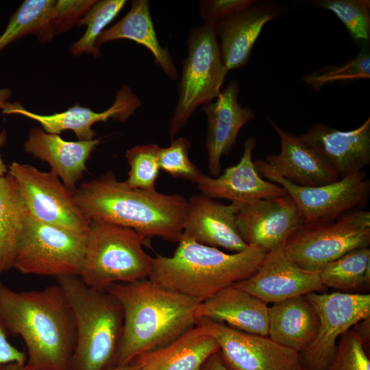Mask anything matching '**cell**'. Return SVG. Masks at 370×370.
<instances>
[{
    "mask_svg": "<svg viewBox=\"0 0 370 370\" xmlns=\"http://www.w3.org/2000/svg\"><path fill=\"white\" fill-rule=\"evenodd\" d=\"M140 101L124 84L117 91L112 105L106 110L97 112L81 106H74L66 111L50 115L39 114L25 109L18 102L7 101L2 108L6 114H20L39 123L47 133L60 134L62 131H73L79 140H92L95 131L92 125L97 122H106L112 119L125 121L140 106Z\"/></svg>",
    "mask_w": 370,
    "mask_h": 370,
    "instance_id": "obj_17",
    "label": "cell"
},
{
    "mask_svg": "<svg viewBox=\"0 0 370 370\" xmlns=\"http://www.w3.org/2000/svg\"><path fill=\"white\" fill-rule=\"evenodd\" d=\"M267 303L233 285L200 303L198 318H207L240 331L268 336Z\"/></svg>",
    "mask_w": 370,
    "mask_h": 370,
    "instance_id": "obj_24",
    "label": "cell"
},
{
    "mask_svg": "<svg viewBox=\"0 0 370 370\" xmlns=\"http://www.w3.org/2000/svg\"><path fill=\"white\" fill-rule=\"evenodd\" d=\"M201 370H230L223 362L220 352L212 354L204 364Z\"/></svg>",
    "mask_w": 370,
    "mask_h": 370,
    "instance_id": "obj_40",
    "label": "cell"
},
{
    "mask_svg": "<svg viewBox=\"0 0 370 370\" xmlns=\"http://www.w3.org/2000/svg\"><path fill=\"white\" fill-rule=\"evenodd\" d=\"M118 39H128L148 49L166 75L171 79H177V71L172 57L157 38L148 1H133L129 12L99 35L96 47Z\"/></svg>",
    "mask_w": 370,
    "mask_h": 370,
    "instance_id": "obj_27",
    "label": "cell"
},
{
    "mask_svg": "<svg viewBox=\"0 0 370 370\" xmlns=\"http://www.w3.org/2000/svg\"><path fill=\"white\" fill-rule=\"evenodd\" d=\"M218 352L215 339L195 324L167 345L139 355L133 362L141 370H201Z\"/></svg>",
    "mask_w": 370,
    "mask_h": 370,
    "instance_id": "obj_25",
    "label": "cell"
},
{
    "mask_svg": "<svg viewBox=\"0 0 370 370\" xmlns=\"http://www.w3.org/2000/svg\"><path fill=\"white\" fill-rule=\"evenodd\" d=\"M241 204H224L204 194L191 197L182 234L206 246L223 248L233 253L249 245L241 238L236 227V213Z\"/></svg>",
    "mask_w": 370,
    "mask_h": 370,
    "instance_id": "obj_18",
    "label": "cell"
},
{
    "mask_svg": "<svg viewBox=\"0 0 370 370\" xmlns=\"http://www.w3.org/2000/svg\"><path fill=\"white\" fill-rule=\"evenodd\" d=\"M95 0H58L34 33L41 41H49L58 34L77 25L78 21L96 2Z\"/></svg>",
    "mask_w": 370,
    "mask_h": 370,
    "instance_id": "obj_32",
    "label": "cell"
},
{
    "mask_svg": "<svg viewBox=\"0 0 370 370\" xmlns=\"http://www.w3.org/2000/svg\"><path fill=\"white\" fill-rule=\"evenodd\" d=\"M306 297L318 317L317 335L299 353L306 370H324L332 361L337 339L360 321L370 316V295L335 291L312 292Z\"/></svg>",
    "mask_w": 370,
    "mask_h": 370,
    "instance_id": "obj_10",
    "label": "cell"
},
{
    "mask_svg": "<svg viewBox=\"0 0 370 370\" xmlns=\"http://www.w3.org/2000/svg\"><path fill=\"white\" fill-rule=\"evenodd\" d=\"M256 145L254 137L246 139L239 162L225 169L217 177L203 173L196 183L202 194L213 199H226L241 205L287 195L283 187L264 180L256 170L252 160Z\"/></svg>",
    "mask_w": 370,
    "mask_h": 370,
    "instance_id": "obj_20",
    "label": "cell"
},
{
    "mask_svg": "<svg viewBox=\"0 0 370 370\" xmlns=\"http://www.w3.org/2000/svg\"><path fill=\"white\" fill-rule=\"evenodd\" d=\"M0 323L27 349L35 370H69L76 342L75 323L62 288L15 291L0 280Z\"/></svg>",
    "mask_w": 370,
    "mask_h": 370,
    "instance_id": "obj_1",
    "label": "cell"
},
{
    "mask_svg": "<svg viewBox=\"0 0 370 370\" xmlns=\"http://www.w3.org/2000/svg\"><path fill=\"white\" fill-rule=\"evenodd\" d=\"M280 185L295 203L304 225L334 220L349 210L365 204L370 193L365 171L318 186H301L273 175L264 176Z\"/></svg>",
    "mask_w": 370,
    "mask_h": 370,
    "instance_id": "obj_13",
    "label": "cell"
},
{
    "mask_svg": "<svg viewBox=\"0 0 370 370\" xmlns=\"http://www.w3.org/2000/svg\"><path fill=\"white\" fill-rule=\"evenodd\" d=\"M11 90L8 88H0V109H2L10 97ZM1 138H0V143ZM8 173L7 166L3 163L0 155V176H3Z\"/></svg>",
    "mask_w": 370,
    "mask_h": 370,
    "instance_id": "obj_41",
    "label": "cell"
},
{
    "mask_svg": "<svg viewBox=\"0 0 370 370\" xmlns=\"http://www.w3.org/2000/svg\"><path fill=\"white\" fill-rule=\"evenodd\" d=\"M297 370H306L304 368L301 366Z\"/></svg>",
    "mask_w": 370,
    "mask_h": 370,
    "instance_id": "obj_44",
    "label": "cell"
},
{
    "mask_svg": "<svg viewBox=\"0 0 370 370\" xmlns=\"http://www.w3.org/2000/svg\"><path fill=\"white\" fill-rule=\"evenodd\" d=\"M53 3L54 0L23 1L12 14L5 31L0 36V51L21 37L34 34Z\"/></svg>",
    "mask_w": 370,
    "mask_h": 370,
    "instance_id": "obj_35",
    "label": "cell"
},
{
    "mask_svg": "<svg viewBox=\"0 0 370 370\" xmlns=\"http://www.w3.org/2000/svg\"><path fill=\"white\" fill-rule=\"evenodd\" d=\"M27 212L14 177L0 176V275L14 268Z\"/></svg>",
    "mask_w": 370,
    "mask_h": 370,
    "instance_id": "obj_28",
    "label": "cell"
},
{
    "mask_svg": "<svg viewBox=\"0 0 370 370\" xmlns=\"http://www.w3.org/2000/svg\"><path fill=\"white\" fill-rule=\"evenodd\" d=\"M281 8L259 2L222 19L215 25L220 50L227 71L245 65L263 27L275 18Z\"/></svg>",
    "mask_w": 370,
    "mask_h": 370,
    "instance_id": "obj_22",
    "label": "cell"
},
{
    "mask_svg": "<svg viewBox=\"0 0 370 370\" xmlns=\"http://www.w3.org/2000/svg\"><path fill=\"white\" fill-rule=\"evenodd\" d=\"M73 196L89 221L128 227L147 238L178 242L182 235L187 200L181 195L132 188L108 171L82 183Z\"/></svg>",
    "mask_w": 370,
    "mask_h": 370,
    "instance_id": "obj_2",
    "label": "cell"
},
{
    "mask_svg": "<svg viewBox=\"0 0 370 370\" xmlns=\"http://www.w3.org/2000/svg\"><path fill=\"white\" fill-rule=\"evenodd\" d=\"M147 239L128 227L90 221L79 277L87 286L100 290L148 278L153 257L144 249Z\"/></svg>",
    "mask_w": 370,
    "mask_h": 370,
    "instance_id": "obj_6",
    "label": "cell"
},
{
    "mask_svg": "<svg viewBox=\"0 0 370 370\" xmlns=\"http://www.w3.org/2000/svg\"><path fill=\"white\" fill-rule=\"evenodd\" d=\"M108 370H141L140 367L135 363L130 362L125 365H114Z\"/></svg>",
    "mask_w": 370,
    "mask_h": 370,
    "instance_id": "obj_43",
    "label": "cell"
},
{
    "mask_svg": "<svg viewBox=\"0 0 370 370\" xmlns=\"http://www.w3.org/2000/svg\"><path fill=\"white\" fill-rule=\"evenodd\" d=\"M190 141L183 137L171 140L168 147H160L158 159L160 169L175 178L197 183L203 173L190 160Z\"/></svg>",
    "mask_w": 370,
    "mask_h": 370,
    "instance_id": "obj_36",
    "label": "cell"
},
{
    "mask_svg": "<svg viewBox=\"0 0 370 370\" xmlns=\"http://www.w3.org/2000/svg\"><path fill=\"white\" fill-rule=\"evenodd\" d=\"M0 370H35L28 367L26 364L8 363L0 366Z\"/></svg>",
    "mask_w": 370,
    "mask_h": 370,
    "instance_id": "obj_42",
    "label": "cell"
},
{
    "mask_svg": "<svg viewBox=\"0 0 370 370\" xmlns=\"http://www.w3.org/2000/svg\"><path fill=\"white\" fill-rule=\"evenodd\" d=\"M99 143V139L67 141L36 127L31 130L24 149L47 162L51 171L73 193L86 169L87 160Z\"/></svg>",
    "mask_w": 370,
    "mask_h": 370,
    "instance_id": "obj_23",
    "label": "cell"
},
{
    "mask_svg": "<svg viewBox=\"0 0 370 370\" xmlns=\"http://www.w3.org/2000/svg\"><path fill=\"white\" fill-rule=\"evenodd\" d=\"M257 1V0H205L200 3L199 12L204 23L216 25L222 19Z\"/></svg>",
    "mask_w": 370,
    "mask_h": 370,
    "instance_id": "obj_38",
    "label": "cell"
},
{
    "mask_svg": "<svg viewBox=\"0 0 370 370\" xmlns=\"http://www.w3.org/2000/svg\"><path fill=\"white\" fill-rule=\"evenodd\" d=\"M370 249H354L327 264L319 271L323 285L339 292L358 293L369 290L370 284Z\"/></svg>",
    "mask_w": 370,
    "mask_h": 370,
    "instance_id": "obj_29",
    "label": "cell"
},
{
    "mask_svg": "<svg viewBox=\"0 0 370 370\" xmlns=\"http://www.w3.org/2000/svg\"><path fill=\"white\" fill-rule=\"evenodd\" d=\"M318 326V317L306 295L269 306L268 337L299 353L313 341Z\"/></svg>",
    "mask_w": 370,
    "mask_h": 370,
    "instance_id": "obj_26",
    "label": "cell"
},
{
    "mask_svg": "<svg viewBox=\"0 0 370 370\" xmlns=\"http://www.w3.org/2000/svg\"><path fill=\"white\" fill-rule=\"evenodd\" d=\"M315 2L319 7L334 13L356 42H369V0H319Z\"/></svg>",
    "mask_w": 370,
    "mask_h": 370,
    "instance_id": "obj_33",
    "label": "cell"
},
{
    "mask_svg": "<svg viewBox=\"0 0 370 370\" xmlns=\"http://www.w3.org/2000/svg\"><path fill=\"white\" fill-rule=\"evenodd\" d=\"M105 290L119 302L123 314L115 365L133 362L194 327L200 303L167 289L149 278L116 283Z\"/></svg>",
    "mask_w": 370,
    "mask_h": 370,
    "instance_id": "obj_3",
    "label": "cell"
},
{
    "mask_svg": "<svg viewBox=\"0 0 370 370\" xmlns=\"http://www.w3.org/2000/svg\"><path fill=\"white\" fill-rule=\"evenodd\" d=\"M369 244L370 212L355 210L330 221L303 225L283 248L301 268L319 271L347 252Z\"/></svg>",
    "mask_w": 370,
    "mask_h": 370,
    "instance_id": "obj_8",
    "label": "cell"
},
{
    "mask_svg": "<svg viewBox=\"0 0 370 370\" xmlns=\"http://www.w3.org/2000/svg\"><path fill=\"white\" fill-rule=\"evenodd\" d=\"M269 121L280 138L278 154L267 156L266 160L254 162L260 176L273 175L301 186H318L340 178L328 163L299 136L288 133L275 122Z\"/></svg>",
    "mask_w": 370,
    "mask_h": 370,
    "instance_id": "obj_16",
    "label": "cell"
},
{
    "mask_svg": "<svg viewBox=\"0 0 370 370\" xmlns=\"http://www.w3.org/2000/svg\"><path fill=\"white\" fill-rule=\"evenodd\" d=\"M196 324L217 341L221 358L230 370H297L299 353L268 336L249 334L207 318Z\"/></svg>",
    "mask_w": 370,
    "mask_h": 370,
    "instance_id": "obj_12",
    "label": "cell"
},
{
    "mask_svg": "<svg viewBox=\"0 0 370 370\" xmlns=\"http://www.w3.org/2000/svg\"><path fill=\"white\" fill-rule=\"evenodd\" d=\"M187 47L188 54L178 84V100L170 121L171 140L199 106L208 104L219 96L228 71L222 58L215 25L204 23L192 29Z\"/></svg>",
    "mask_w": 370,
    "mask_h": 370,
    "instance_id": "obj_7",
    "label": "cell"
},
{
    "mask_svg": "<svg viewBox=\"0 0 370 370\" xmlns=\"http://www.w3.org/2000/svg\"><path fill=\"white\" fill-rule=\"evenodd\" d=\"M27 354L8 340V334L0 323V366L8 363L26 364Z\"/></svg>",
    "mask_w": 370,
    "mask_h": 370,
    "instance_id": "obj_39",
    "label": "cell"
},
{
    "mask_svg": "<svg viewBox=\"0 0 370 370\" xmlns=\"http://www.w3.org/2000/svg\"><path fill=\"white\" fill-rule=\"evenodd\" d=\"M72 310L76 342L69 370H108L115 365L123 325L121 306L106 290L77 275L58 278Z\"/></svg>",
    "mask_w": 370,
    "mask_h": 370,
    "instance_id": "obj_5",
    "label": "cell"
},
{
    "mask_svg": "<svg viewBox=\"0 0 370 370\" xmlns=\"http://www.w3.org/2000/svg\"><path fill=\"white\" fill-rule=\"evenodd\" d=\"M8 172L16 180L24 203L35 219L79 234H88L90 221L77 208L73 193L54 173L16 162Z\"/></svg>",
    "mask_w": 370,
    "mask_h": 370,
    "instance_id": "obj_11",
    "label": "cell"
},
{
    "mask_svg": "<svg viewBox=\"0 0 370 370\" xmlns=\"http://www.w3.org/2000/svg\"><path fill=\"white\" fill-rule=\"evenodd\" d=\"M370 78V53L362 49L354 58L338 65H325L303 77L305 84L315 91L338 82Z\"/></svg>",
    "mask_w": 370,
    "mask_h": 370,
    "instance_id": "obj_31",
    "label": "cell"
},
{
    "mask_svg": "<svg viewBox=\"0 0 370 370\" xmlns=\"http://www.w3.org/2000/svg\"><path fill=\"white\" fill-rule=\"evenodd\" d=\"M303 225L299 210L288 195L241 204L236 213L241 238L267 253L283 245Z\"/></svg>",
    "mask_w": 370,
    "mask_h": 370,
    "instance_id": "obj_15",
    "label": "cell"
},
{
    "mask_svg": "<svg viewBox=\"0 0 370 370\" xmlns=\"http://www.w3.org/2000/svg\"><path fill=\"white\" fill-rule=\"evenodd\" d=\"M156 144L137 145L128 149L125 158L130 166L125 183L130 187L143 190H156L155 184L160 173Z\"/></svg>",
    "mask_w": 370,
    "mask_h": 370,
    "instance_id": "obj_34",
    "label": "cell"
},
{
    "mask_svg": "<svg viewBox=\"0 0 370 370\" xmlns=\"http://www.w3.org/2000/svg\"><path fill=\"white\" fill-rule=\"evenodd\" d=\"M299 136L328 163L340 179L362 171L370 163L369 117L349 131L314 123Z\"/></svg>",
    "mask_w": 370,
    "mask_h": 370,
    "instance_id": "obj_19",
    "label": "cell"
},
{
    "mask_svg": "<svg viewBox=\"0 0 370 370\" xmlns=\"http://www.w3.org/2000/svg\"><path fill=\"white\" fill-rule=\"evenodd\" d=\"M239 84L232 80L220 92L214 101L203 106L207 118L206 149L208 167L215 177L221 171V159L234 145L241 128L255 116L249 106H243L238 101Z\"/></svg>",
    "mask_w": 370,
    "mask_h": 370,
    "instance_id": "obj_21",
    "label": "cell"
},
{
    "mask_svg": "<svg viewBox=\"0 0 370 370\" xmlns=\"http://www.w3.org/2000/svg\"><path fill=\"white\" fill-rule=\"evenodd\" d=\"M233 286L265 303L275 304L325 288L319 271L304 269L286 254L283 245L267 252L258 269Z\"/></svg>",
    "mask_w": 370,
    "mask_h": 370,
    "instance_id": "obj_14",
    "label": "cell"
},
{
    "mask_svg": "<svg viewBox=\"0 0 370 370\" xmlns=\"http://www.w3.org/2000/svg\"><path fill=\"white\" fill-rule=\"evenodd\" d=\"M125 0L97 1L78 21V26L85 25L84 35L71 47L75 56L90 53L94 57L99 54L96 41L105 27L118 15L126 4Z\"/></svg>",
    "mask_w": 370,
    "mask_h": 370,
    "instance_id": "obj_30",
    "label": "cell"
},
{
    "mask_svg": "<svg viewBox=\"0 0 370 370\" xmlns=\"http://www.w3.org/2000/svg\"><path fill=\"white\" fill-rule=\"evenodd\" d=\"M324 370H370L364 341L353 329L341 336L335 356Z\"/></svg>",
    "mask_w": 370,
    "mask_h": 370,
    "instance_id": "obj_37",
    "label": "cell"
},
{
    "mask_svg": "<svg viewBox=\"0 0 370 370\" xmlns=\"http://www.w3.org/2000/svg\"><path fill=\"white\" fill-rule=\"evenodd\" d=\"M86 235L40 221L28 211L14 268L23 274L79 276Z\"/></svg>",
    "mask_w": 370,
    "mask_h": 370,
    "instance_id": "obj_9",
    "label": "cell"
},
{
    "mask_svg": "<svg viewBox=\"0 0 370 370\" xmlns=\"http://www.w3.org/2000/svg\"><path fill=\"white\" fill-rule=\"evenodd\" d=\"M266 254L262 248L254 245L227 254L182 234L172 256L153 257L148 278L201 303L253 275Z\"/></svg>",
    "mask_w": 370,
    "mask_h": 370,
    "instance_id": "obj_4",
    "label": "cell"
}]
</instances>
